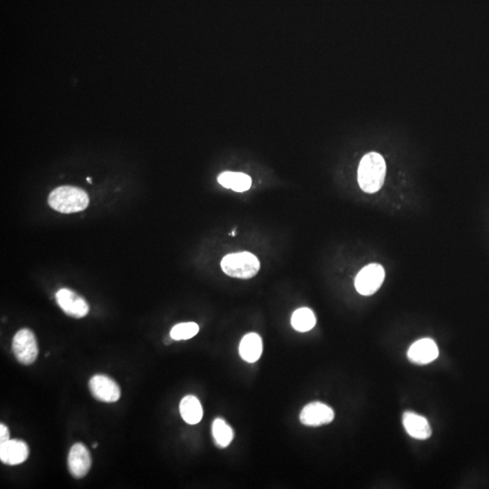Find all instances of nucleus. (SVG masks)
I'll return each mask as SVG.
<instances>
[{
	"instance_id": "obj_7",
	"label": "nucleus",
	"mask_w": 489,
	"mask_h": 489,
	"mask_svg": "<svg viewBox=\"0 0 489 489\" xmlns=\"http://www.w3.org/2000/svg\"><path fill=\"white\" fill-rule=\"evenodd\" d=\"M55 299L61 309L74 318H83L89 313V305L86 300L68 288L58 291Z\"/></svg>"
},
{
	"instance_id": "obj_1",
	"label": "nucleus",
	"mask_w": 489,
	"mask_h": 489,
	"mask_svg": "<svg viewBox=\"0 0 489 489\" xmlns=\"http://www.w3.org/2000/svg\"><path fill=\"white\" fill-rule=\"evenodd\" d=\"M386 175V163L383 157L377 153H370L363 156L358 168V182L366 193H375L383 186Z\"/></svg>"
},
{
	"instance_id": "obj_4",
	"label": "nucleus",
	"mask_w": 489,
	"mask_h": 489,
	"mask_svg": "<svg viewBox=\"0 0 489 489\" xmlns=\"http://www.w3.org/2000/svg\"><path fill=\"white\" fill-rule=\"evenodd\" d=\"M12 351L19 363L30 365L36 362L39 356V345L36 336L28 328L21 329L15 334Z\"/></svg>"
},
{
	"instance_id": "obj_13",
	"label": "nucleus",
	"mask_w": 489,
	"mask_h": 489,
	"mask_svg": "<svg viewBox=\"0 0 489 489\" xmlns=\"http://www.w3.org/2000/svg\"><path fill=\"white\" fill-rule=\"evenodd\" d=\"M262 350H263V345H262L261 337L258 334H247L241 340L240 354L247 363L257 362L261 357Z\"/></svg>"
},
{
	"instance_id": "obj_17",
	"label": "nucleus",
	"mask_w": 489,
	"mask_h": 489,
	"mask_svg": "<svg viewBox=\"0 0 489 489\" xmlns=\"http://www.w3.org/2000/svg\"><path fill=\"white\" fill-rule=\"evenodd\" d=\"M212 436L218 448H227L231 443L234 433L222 419H216L212 423Z\"/></svg>"
},
{
	"instance_id": "obj_15",
	"label": "nucleus",
	"mask_w": 489,
	"mask_h": 489,
	"mask_svg": "<svg viewBox=\"0 0 489 489\" xmlns=\"http://www.w3.org/2000/svg\"><path fill=\"white\" fill-rule=\"evenodd\" d=\"M218 182L224 188L231 189L237 192L249 191L252 185V180L247 174L225 171L218 177Z\"/></svg>"
},
{
	"instance_id": "obj_3",
	"label": "nucleus",
	"mask_w": 489,
	"mask_h": 489,
	"mask_svg": "<svg viewBox=\"0 0 489 489\" xmlns=\"http://www.w3.org/2000/svg\"><path fill=\"white\" fill-rule=\"evenodd\" d=\"M221 269L231 278L249 279L257 275L260 262L249 252L233 253L222 259Z\"/></svg>"
},
{
	"instance_id": "obj_5",
	"label": "nucleus",
	"mask_w": 489,
	"mask_h": 489,
	"mask_svg": "<svg viewBox=\"0 0 489 489\" xmlns=\"http://www.w3.org/2000/svg\"><path fill=\"white\" fill-rule=\"evenodd\" d=\"M385 278V271L379 264H370L363 267L355 278V288L362 296H372L376 293Z\"/></svg>"
},
{
	"instance_id": "obj_10",
	"label": "nucleus",
	"mask_w": 489,
	"mask_h": 489,
	"mask_svg": "<svg viewBox=\"0 0 489 489\" xmlns=\"http://www.w3.org/2000/svg\"><path fill=\"white\" fill-rule=\"evenodd\" d=\"M29 456L27 442L21 439H10L0 444V461L8 466L22 464Z\"/></svg>"
},
{
	"instance_id": "obj_12",
	"label": "nucleus",
	"mask_w": 489,
	"mask_h": 489,
	"mask_svg": "<svg viewBox=\"0 0 489 489\" xmlns=\"http://www.w3.org/2000/svg\"><path fill=\"white\" fill-rule=\"evenodd\" d=\"M403 423L408 434L413 439L425 441L432 436V428L429 422L426 419L414 412L404 413Z\"/></svg>"
},
{
	"instance_id": "obj_18",
	"label": "nucleus",
	"mask_w": 489,
	"mask_h": 489,
	"mask_svg": "<svg viewBox=\"0 0 489 489\" xmlns=\"http://www.w3.org/2000/svg\"><path fill=\"white\" fill-rule=\"evenodd\" d=\"M200 327L196 323H182L176 325L171 331V338L175 341L189 340L199 333Z\"/></svg>"
},
{
	"instance_id": "obj_16",
	"label": "nucleus",
	"mask_w": 489,
	"mask_h": 489,
	"mask_svg": "<svg viewBox=\"0 0 489 489\" xmlns=\"http://www.w3.org/2000/svg\"><path fill=\"white\" fill-rule=\"evenodd\" d=\"M291 324L295 330L305 333V332L312 330L316 325V316L309 308H300L293 314Z\"/></svg>"
},
{
	"instance_id": "obj_6",
	"label": "nucleus",
	"mask_w": 489,
	"mask_h": 489,
	"mask_svg": "<svg viewBox=\"0 0 489 489\" xmlns=\"http://www.w3.org/2000/svg\"><path fill=\"white\" fill-rule=\"evenodd\" d=\"M90 392L96 400L113 403L120 400L121 389L112 378L106 375H95L89 381Z\"/></svg>"
},
{
	"instance_id": "obj_11",
	"label": "nucleus",
	"mask_w": 489,
	"mask_h": 489,
	"mask_svg": "<svg viewBox=\"0 0 489 489\" xmlns=\"http://www.w3.org/2000/svg\"><path fill=\"white\" fill-rule=\"evenodd\" d=\"M439 356V348L434 341L421 339L410 346L408 351V358L412 363L419 365H429Z\"/></svg>"
},
{
	"instance_id": "obj_2",
	"label": "nucleus",
	"mask_w": 489,
	"mask_h": 489,
	"mask_svg": "<svg viewBox=\"0 0 489 489\" xmlns=\"http://www.w3.org/2000/svg\"><path fill=\"white\" fill-rule=\"evenodd\" d=\"M48 204L52 209L61 213H77L88 207L89 197L80 188L61 186L55 189L49 195Z\"/></svg>"
},
{
	"instance_id": "obj_20",
	"label": "nucleus",
	"mask_w": 489,
	"mask_h": 489,
	"mask_svg": "<svg viewBox=\"0 0 489 489\" xmlns=\"http://www.w3.org/2000/svg\"><path fill=\"white\" fill-rule=\"evenodd\" d=\"M87 182L89 183H92V179H90V178H87Z\"/></svg>"
},
{
	"instance_id": "obj_19",
	"label": "nucleus",
	"mask_w": 489,
	"mask_h": 489,
	"mask_svg": "<svg viewBox=\"0 0 489 489\" xmlns=\"http://www.w3.org/2000/svg\"><path fill=\"white\" fill-rule=\"evenodd\" d=\"M10 430L5 424H0V444L5 443L6 441H10Z\"/></svg>"
},
{
	"instance_id": "obj_14",
	"label": "nucleus",
	"mask_w": 489,
	"mask_h": 489,
	"mask_svg": "<svg viewBox=\"0 0 489 489\" xmlns=\"http://www.w3.org/2000/svg\"><path fill=\"white\" fill-rule=\"evenodd\" d=\"M180 412L183 420L188 424H198L202 420V406L195 396L188 395L182 399L180 404Z\"/></svg>"
},
{
	"instance_id": "obj_21",
	"label": "nucleus",
	"mask_w": 489,
	"mask_h": 489,
	"mask_svg": "<svg viewBox=\"0 0 489 489\" xmlns=\"http://www.w3.org/2000/svg\"><path fill=\"white\" fill-rule=\"evenodd\" d=\"M93 447H94L95 448H97V447H98V444H97V443H95L94 445H93Z\"/></svg>"
},
{
	"instance_id": "obj_9",
	"label": "nucleus",
	"mask_w": 489,
	"mask_h": 489,
	"mask_svg": "<svg viewBox=\"0 0 489 489\" xmlns=\"http://www.w3.org/2000/svg\"><path fill=\"white\" fill-rule=\"evenodd\" d=\"M69 472L75 479L86 477L92 467L91 454L82 443H75L70 450L68 459Z\"/></svg>"
},
{
	"instance_id": "obj_8",
	"label": "nucleus",
	"mask_w": 489,
	"mask_h": 489,
	"mask_svg": "<svg viewBox=\"0 0 489 489\" xmlns=\"http://www.w3.org/2000/svg\"><path fill=\"white\" fill-rule=\"evenodd\" d=\"M334 419L333 409L318 401L307 404L300 413V421L305 426H322V425L331 423Z\"/></svg>"
}]
</instances>
